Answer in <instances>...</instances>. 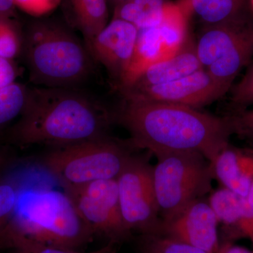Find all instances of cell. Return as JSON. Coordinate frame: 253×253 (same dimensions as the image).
<instances>
[{
    "label": "cell",
    "mask_w": 253,
    "mask_h": 253,
    "mask_svg": "<svg viewBox=\"0 0 253 253\" xmlns=\"http://www.w3.org/2000/svg\"><path fill=\"white\" fill-rule=\"evenodd\" d=\"M136 246L138 253H208L164 236L139 235Z\"/></svg>",
    "instance_id": "obj_20"
},
{
    "label": "cell",
    "mask_w": 253,
    "mask_h": 253,
    "mask_svg": "<svg viewBox=\"0 0 253 253\" xmlns=\"http://www.w3.org/2000/svg\"><path fill=\"white\" fill-rule=\"evenodd\" d=\"M6 157L5 156L4 153L0 152V168L4 166L5 163H6Z\"/></svg>",
    "instance_id": "obj_29"
},
{
    "label": "cell",
    "mask_w": 253,
    "mask_h": 253,
    "mask_svg": "<svg viewBox=\"0 0 253 253\" xmlns=\"http://www.w3.org/2000/svg\"><path fill=\"white\" fill-rule=\"evenodd\" d=\"M114 1H118V2L120 4V3L124 2V1H127V0H114Z\"/></svg>",
    "instance_id": "obj_30"
},
{
    "label": "cell",
    "mask_w": 253,
    "mask_h": 253,
    "mask_svg": "<svg viewBox=\"0 0 253 253\" xmlns=\"http://www.w3.org/2000/svg\"><path fill=\"white\" fill-rule=\"evenodd\" d=\"M231 101L236 109H246L253 105V63L241 78L231 88Z\"/></svg>",
    "instance_id": "obj_22"
},
{
    "label": "cell",
    "mask_w": 253,
    "mask_h": 253,
    "mask_svg": "<svg viewBox=\"0 0 253 253\" xmlns=\"http://www.w3.org/2000/svg\"><path fill=\"white\" fill-rule=\"evenodd\" d=\"M196 50V41L188 37L179 51L145 71L131 87L136 90L176 81L202 69Z\"/></svg>",
    "instance_id": "obj_16"
},
{
    "label": "cell",
    "mask_w": 253,
    "mask_h": 253,
    "mask_svg": "<svg viewBox=\"0 0 253 253\" xmlns=\"http://www.w3.org/2000/svg\"><path fill=\"white\" fill-rule=\"evenodd\" d=\"M19 195L16 186L10 183H0V233L11 219L17 206Z\"/></svg>",
    "instance_id": "obj_24"
},
{
    "label": "cell",
    "mask_w": 253,
    "mask_h": 253,
    "mask_svg": "<svg viewBox=\"0 0 253 253\" xmlns=\"http://www.w3.org/2000/svg\"><path fill=\"white\" fill-rule=\"evenodd\" d=\"M15 7L14 0H0V18H11Z\"/></svg>",
    "instance_id": "obj_27"
},
{
    "label": "cell",
    "mask_w": 253,
    "mask_h": 253,
    "mask_svg": "<svg viewBox=\"0 0 253 253\" xmlns=\"http://www.w3.org/2000/svg\"><path fill=\"white\" fill-rule=\"evenodd\" d=\"M230 123L233 134L240 136L253 147V109H236L226 116Z\"/></svg>",
    "instance_id": "obj_23"
},
{
    "label": "cell",
    "mask_w": 253,
    "mask_h": 253,
    "mask_svg": "<svg viewBox=\"0 0 253 253\" xmlns=\"http://www.w3.org/2000/svg\"><path fill=\"white\" fill-rule=\"evenodd\" d=\"M23 37L9 18H0V57L13 60L23 49Z\"/></svg>",
    "instance_id": "obj_21"
},
{
    "label": "cell",
    "mask_w": 253,
    "mask_h": 253,
    "mask_svg": "<svg viewBox=\"0 0 253 253\" xmlns=\"http://www.w3.org/2000/svg\"><path fill=\"white\" fill-rule=\"evenodd\" d=\"M248 201H249L250 205L253 208V181L251 184V189H250L249 194L247 196Z\"/></svg>",
    "instance_id": "obj_28"
},
{
    "label": "cell",
    "mask_w": 253,
    "mask_h": 253,
    "mask_svg": "<svg viewBox=\"0 0 253 253\" xmlns=\"http://www.w3.org/2000/svg\"><path fill=\"white\" fill-rule=\"evenodd\" d=\"M196 45L202 68L229 91L253 59V23L243 16L208 26Z\"/></svg>",
    "instance_id": "obj_7"
},
{
    "label": "cell",
    "mask_w": 253,
    "mask_h": 253,
    "mask_svg": "<svg viewBox=\"0 0 253 253\" xmlns=\"http://www.w3.org/2000/svg\"><path fill=\"white\" fill-rule=\"evenodd\" d=\"M153 181L160 216L172 221L190 204L212 191V164L195 151L158 155Z\"/></svg>",
    "instance_id": "obj_6"
},
{
    "label": "cell",
    "mask_w": 253,
    "mask_h": 253,
    "mask_svg": "<svg viewBox=\"0 0 253 253\" xmlns=\"http://www.w3.org/2000/svg\"><path fill=\"white\" fill-rule=\"evenodd\" d=\"M94 236L66 191L44 188L19 195L11 219L0 233V248L14 249L21 241H32L78 251Z\"/></svg>",
    "instance_id": "obj_3"
},
{
    "label": "cell",
    "mask_w": 253,
    "mask_h": 253,
    "mask_svg": "<svg viewBox=\"0 0 253 253\" xmlns=\"http://www.w3.org/2000/svg\"><path fill=\"white\" fill-rule=\"evenodd\" d=\"M64 191L94 235L104 236L113 244L132 237L121 212L116 179L94 181Z\"/></svg>",
    "instance_id": "obj_9"
},
{
    "label": "cell",
    "mask_w": 253,
    "mask_h": 253,
    "mask_svg": "<svg viewBox=\"0 0 253 253\" xmlns=\"http://www.w3.org/2000/svg\"><path fill=\"white\" fill-rule=\"evenodd\" d=\"M30 79L47 87L76 88L93 71V59L72 32L59 23L38 21L23 38Z\"/></svg>",
    "instance_id": "obj_4"
},
{
    "label": "cell",
    "mask_w": 253,
    "mask_h": 253,
    "mask_svg": "<svg viewBox=\"0 0 253 253\" xmlns=\"http://www.w3.org/2000/svg\"><path fill=\"white\" fill-rule=\"evenodd\" d=\"M121 212L126 227L139 235H161L163 219L146 156L133 155L117 179Z\"/></svg>",
    "instance_id": "obj_8"
},
{
    "label": "cell",
    "mask_w": 253,
    "mask_h": 253,
    "mask_svg": "<svg viewBox=\"0 0 253 253\" xmlns=\"http://www.w3.org/2000/svg\"><path fill=\"white\" fill-rule=\"evenodd\" d=\"M123 101L115 113L116 121L129 131L136 149L148 150L156 156L195 151L212 163L233 134L226 116L127 95H123Z\"/></svg>",
    "instance_id": "obj_1"
},
{
    "label": "cell",
    "mask_w": 253,
    "mask_h": 253,
    "mask_svg": "<svg viewBox=\"0 0 253 253\" xmlns=\"http://www.w3.org/2000/svg\"><path fill=\"white\" fill-rule=\"evenodd\" d=\"M61 0H14L16 7L26 14L41 17L54 11L59 6Z\"/></svg>",
    "instance_id": "obj_25"
},
{
    "label": "cell",
    "mask_w": 253,
    "mask_h": 253,
    "mask_svg": "<svg viewBox=\"0 0 253 253\" xmlns=\"http://www.w3.org/2000/svg\"><path fill=\"white\" fill-rule=\"evenodd\" d=\"M138 34L134 25L113 18L87 46L93 60L102 64L118 84L130 63Z\"/></svg>",
    "instance_id": "obj_12"
},
{
    "label": "cell",
    "mask_w": 253,
    "mask_h": 253,
    "mask_svg": "<svg viewBox=\"0 0 253 253\" xmlns=\"http://www.w3.org/2000/svg\"><path fill=\"white\" fill-rule=\"evenodd\" d=\"M208 201L229 237L248 238L253 244V208L247 198L221 187Z\"/></svg>",
    "instance_id": "obj_15"
},
{
    "label": "cell",
    "mask_w": 253,
    "mask_h": 253,
    "mask_svg": "<svg viewBox=\"0 0 253 253\" xmlns=\"http://www.w3.org/2000/svg\"><path fill=\"white\" fill-rule=\"evenodd\" d=\"M28 89L15 82L0 89V129L22 113Z\"/></svg>",
    "instance_id": "obj_19"
},
{
    "label": "cell",
    "mask_w": 253,
    "mask_h": 253,
    "mask_svg": "<svg viewBox=\"0 0 253 253\" xmlns=\"http://www.w3.org/2000/svg\"><path fill=\"white\" fill-rule=\"evenodd\" d=\"M219 221L208 199L201 198L190 204L172 221H163L161 235L181 241L208 253L220 247Z\"/></svg>",
    "instance_id": "obj_11"
},
{
    "label": "cell",
    "mask_w": 253,
    "mask_h": 253,
    "mask_svg": "<svg viewBox=\"0 0 253 253\" xmlns=\"http://www.w3.org/2000/svg\"><path fill=\"white\" fill-rule=\"evenodd\" d=\"M68 1H69V0H68Z\"/></svg>",
    "instance_id": "obj_32"
},
{
    "label": "cell",
    "mask_w": 253,
    "mask_h": 253,
    "mask_svg": "<svg viewBox=\"0 0 253 253\" xmlns=\"http://www.w3.org/2000/svg\"><path fill=\"white\" fill-rule=\"evenodd\" d=\"M169 6L165 0H127L120 3L114 18L130 23L138 30L156 27L163 22Z\"/></svg>",
    "instance_id": "obj_17"
},
{
    "label": "cell",
    "mask_w": 253,
    "mask_h": 253,
    "mask_svg": "<svg viewBox=\"0 0 253 253\" xmlns=\"http://www.w3.org/2000/svg\"><path fill=\"white\" fill-rule=\"evenodd\" d=\"M212 164L214 179L223 188L247 198L253 181V147L224 148Z\"/></svg>",
    "instance_id": "obj_14"
},
{
    "label": "cell",
    "mask_w": 253,
    "mask_h": 253,
    "mask_svg": "<svg viewBox=\"0 0 253 253\" xmlns=\"http://www.w3.org/2000/svg\"><path fill=\"white\" fill-rule=\"evenodd\" d=\"M250 1H251V6H252L253 9V0H250Z\"/></svg>",
    "instance_id": "obj_31"
},
{
    "label": "cell",
    "mask_w": 253,
    "mask_h": 253,
    "mask_svg": "<svg viewBox=\"0 0 253 253\" xmlns=\"http://www.w3.org/2000/svg\"><path fill=\"white\" fill-rule=\"evenodd\" d=\"M179 50L169 43L159 26L139 30L134 54L118 83V89L120 91L129 89L148 68L168 59Z\"/></svg>",
    "instance_id": "obj_13"
},
{
    "label": "cell",
    "mask_w": 253,
    "mask_h": 253,
    "mask_svg": "<svg viewBox=\"0 0 253 253\" xmlns=\"http://www.w3.org/2000/svg\"><path fill=\"white\" fill-rule=\"evenodd\" d=\"M115 113L76 88L38 86L27 101L12 138L22 146H63L108 135Z\"/></svg>",
    "instance_id": "obj_2"
},
{
    "label": "cell",
    "mask_w": 253,
    "mask_h": 253,
    "mask_svg": "<svg viewBox=\"0 0 253 253\" xmlns=\"http://www.w3.org/2000/svg\"><path fill=\"white\" fill-rule=\"evenodd\" d=\"M137 150L130 140L109 135L53 146L41 164L63 185L73 189L99 180L116 179Z\"/></svg>",
    "instance_id": "obj_5"
},
{
    "label": "cell",
    "mask_w": 253,
    "mask_h": 253,
    "mask_svg": "<svg viewBox=\"0 0 253 253\" xmlns=\"http://www.w3.org/2000/svg\"><path fill=\"white\" fill-rule=\"evenodd\" d=\"M247 0H189L193 11L208 26L243 17Z\"/></svg>",
    "instance_id": "obj_18"
},
{
    "label": "cell",
    "mask_w": 253,
    "mask_h": 253,
    "mask_svg": "<svg viewBox=\"0 0 253 253\" xmlns=\"http://www.w3.org/2000/svg\"><path fill=\"white\" fill-rule=\"evenodd\" d=\"M227 92L204 68L166 84L121 91L137 99L195 109L212 104Z\"/></svg>",
    "instance_id": "obj_10"
},
{
    "label": "cell",
    "mask_w": 253,
    "mask_h": 253,
    "mask_svg": "<svg viewBox=\"0 0 253 253\" xmlns=\"http://www.w3.org/2000/svg\"><path fill=\"white\" fill-rule=\"evenodd\" d=\"M17 72L12 60L0 57V89L15 83Z\"/></svg>",
    "instance_id": "obj_26"
}]
</instances>
